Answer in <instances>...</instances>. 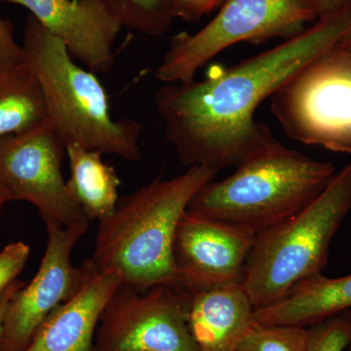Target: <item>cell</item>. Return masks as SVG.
<instances>
[{
  "instance_id": "d4e9b609",
  "label": "cell",
  "mask_w": 351,
  "mask_h": 351,
  "mask_svg": "<svg viewBox=\"0 0 351 351\" xmlns=\"http://www.w3.org/2000/svg\"><path fill=\"white\" fill-rule=\"evenodd\" d=\"M25 284V283L22 282V281L15 280L13 283H11L10 285H9L8 287L1 293V294H0V337H1L4 315H5L8 302L10 301L11 298H12L14 293H15L18 289L23 287Z\"/></svg>"
},
{
  "instance_id": "5bb4252c",
  "label": "cell",
  "mask_w": 351,
  "mask_h": 351,
  "mask_svg": "<svg viewBox=\"0 0 351 351\" xmlns=\"http://www.w3.org/2000/svg\"><path fill=\"white\" fill-rule=\"evenodd\" d=\"M254 308L242 283L193 293L188 326L199 351H235L254 324Z\"/></svg>"
},
{
  "instance_id": "e0dca14e",
  "label": "cell",
  "mask_w": 351,
  "mask_h": 351,
  "mask_svg": "<svg viewBox=\"0 0 351 351\" xmlns=\"http://www.w3.org/2000/svg\"><path fill=\"white\" fill-rule=\"evenodd\" d=\"M48 121L43 88L25 59L0 66V142Z\"/></svg>"
},
{
  "instance_id": "3957f363",
  "label": "cell",
  "mask_w": 351,
  "mask_h": 351,
  "mask_svg": "<svg viewBox=\"0 0 351 351\" xmlns=\"http://www.w3.org/2000/svg\"><path fill=\"white\" fill-rule=\"evenodd\" d=\"M335 174L332 162L315 160L276 138L233 174L207 182L188 211L257 234L311 204Z\"/></svg>"
},
{
  "instance_id": "6da1fadb",
  "label": "cell",
  "mask_w": 351,
  "mask_h": 351,
  "mask_svg": "<svg viewBox=\"0 0 351 351\" xmlns=\"http://www.w3.org/2000/svg\"><path fill=\"white\" fill-rule=\"evenodd\" d=\"M351 31V0L313 27L202 80L164 83L154 101L165 137L184 165L219 172L235 167L276 140L255 113L302 66Z\"/></svg>"
},
{
  "instance_id": "2e32d148",
  "label": "cell",
  "mask_w": 351,
  "mask_h": 351,
  "mask_svg": "<svg viewBox=\"0 0 351 351\" xmlns=\"http://www.w3.org/2000/svg\"><path fill=\"white\" fill-rule=\"evenodd\" d=\"M66 154L71 169L66 181L69 195L82 208L88 221L108 219L119 199L117 171L103 160L101 152L77 144L66 145Z\"/></svg>"
},
{
  "instance_id": "9c48e42d",
  "label": "cell",
  "mask_w": 351,
  "mask_h": 351,
  "mask_svg": "<svg viewBox=\"0 0 351 351\" xmlns=\"http://www.w3.org/2000/svg\"><path fill=\"white\" fill-rule=\"evenodd\" d=\"M66 145L50 121L0 142V182L11 201L38 209L45 225L87 228L89 221L69 195L62 173Z\"/></svg>"
},
{
  "instance_id": "484cf974",
  "label": "cell",
  "mask_w": 351,
  "mask_h": 351,
  "mask_svg": "<svg viewBox=\"0 0 351 351\" xmlns=\"http://www.w3.org/2000/svg\"><path fill=\"white\" fill-rule=\"evenodd\" d=\"M9 201H11L10 195H9L5 186L0 182V215H1L2 209Z\"/></svg>"
},
{
  "instance_id": "8fae6325",
  "label": "cell",
  "mask_w": 351,
  "mask_h": 351,
  "mask_svg": "<svg viewBox=\"0 0 351 351\" xmlns=\"http://www.w3.org/2000/svg\"><path fill=\"white\" fill-rule=\"evenodd\" d=\"M255 237L186 210L173 246L178 285L193 294L241 283Z\"/></svg>"
},
{
  "instance_id": "277c9868",
  "label": "cell",
  "mask_w": 351,
  "mask_h": 351,
  "mask_svg": "<svg viewBox=\"0 0 351 351\" xmlns=\"http://www.w3.org/2000/svg\"><path fill=\"white\" fill-rule=\"evenodd\" d=\"M22 49L43 88L51 125L64 145L140 159L142 125L130 119H113L107 91L96 73L76 64L64 44L32 16L25 23Z\"/></svg>"
},
{
  "instance_id": "ac0fdd59",
  "label": "cell",
  "mask_w": 351,
  "mask_h": 351,
  "mask_svg": "<svg viewBox=\"0 0 351 351\" xmlns=\"http://www.w3.org/2000/svg\"><path fill=\"white\" fill-rule=\"evenodd\" d=\"M122 27L151 38L169 31L175 19L172 0H101Z\"/></svg>"
},
{
  "instance_id": "4fadbf2b",
  "label": "cell",
  "mask_w": 351,
  "mask_h": 351,
  "mask_svg": "<svg viewBox=\"0 0 351 351\" xmlns=\"http://www.w3.org/2000/svg\"><path fill=\"white\" fill-rule=\"evenodd\" d=\"M89 260V272L80 292L47 316L23 351H95L101 314L120 282Z\"/></svg>"
},
{
  "instance_id": "ba28073f",
  "label": "cell",
  "mask_w": 351,
  "mask_h": 351,
  "mask_svg": "<svg viewBox=\"0 0 351 351\" xmlns=\"http://www.w3.org/2000/svg\"><path fill=\"white\" fill-rule=\"evenodd\" d=\"M191 293L173 284H119L101 314L95 351H199L188 326Z\"/></svg>"
},
{
  "instance_id": "cb8c5ba5",
  "label": "cell",
  "mask_w": 351,
  "mask_h": 351,
  "mask_svg": "<svg viewBox=\"0 0 351 351\" xmlns=\"http://www.w3.org/2000/svg\"><path fill=\"white\" fill-rule=\"evenodd\" d=\"M309 5L313 7L318 18L327 14L338 10L341 6L345 5L350 0H306Z\"/></svg>"
},
{
  "instance_id": "8992f818",
  "label": "cell",
  "mask_w": 351,
  "mask_h": 351,
  "mask_svg": "<svg viewBox=\"0 0 351 351\" xmlns=\"http://www.w3.org/2000/svg\"><path fill=\"white\" fill-rule=\"evenodd\" d=\"M270 101L288 137L351 154V48L341 41L291 76Z\"/></svg>"
},
{
  "instance_id": "ffe728a7",
  "label": "cell",
  "mask_w": 351,
  "mask_h": 351,
  "mask_svg": "<svg viewBox=\"0 0 351 351\" xmlns=\"http://www.w3.org/2000/svg\"><path fill=\"white\" fill-rule=\"evenodd\" d=\"M306 351H345L351 339V311L308 327Z\"/></svg>"
},
{
  "instance_id": "83f0119b",
  "label": "cell",
  "mask_w": 351,
  "mask_h": 351,
  "mask_svg": "<svg viewBox=\"0 0 351 351\" xmlns=\"http://www.w3.org/2000/svg\"><path fill=\"white\" fill-rule=\"evenodd\" d=\"M348 351H351V339H350V343H348Z\"/></svg>"
},
{
  "instance_id": "9a60e30c",
  "label": "cell",
  "mask_w": 351,
  "mask_h": 351,
  "mask_svg": "<svg viewBox=\"0 0 351 351\" xmlns=\"http://www.w3.org/2000/svg\"><path fill=\"white\" fill-rule=\"evenodd\" d=\"M351 308V274L304 279L281 301L254 311V322L262 325L311 327Z\"/></svg>"
},
{
  "instance_id": "7a4b0ae2",
  "label": "cell",
  "mask_w": 351,
  "mask_h": 351,
  "mask_svg": "<svg viewBox=\"0 0 351 351\" xmlns=\"http://www.w3.org/2000/svg\"><path fill=\"white\" fill-rule=\"evenodd\" d=\"M217 175L207 166H189L177 177L156 178L120 197L99 223L92 261L120 284L140 291L178 285L173 257L178 225L193 196Z\"/></svg>"
},
{
  "instance_id": "7402d4cb",
  "label": "cell",
  "mask_w": 351,
  "mask_h": 351,
  "mask_svg": "<svg viewBox=\"0 0 351 351\" xmlns=\"http://www.w3.org/2000/svg\"><path fill=\"white\" fill-rule=\"evenodd\" d=\"M223 2L225 0H172L175 17L191 23L217 10Z\"/></svg>"
},
{
  "instance_id": "4316f807",
  "label": "cell",
  "mask_w": 351,
  "mask_h": 351,
  "mask_svg": "<svg viewBox=\"0 0 351 351\" xmlns=\"http://www.w3.org/2000/svg\"><path fill=\"white\" fill-rule=\"evenodd\" d=\"M339 41H341V43L345 44L348 47L351 48V31L348 32V34H346V36Z\"/></svg>"
},
{
  "instance_id": "7c38bea8",
  "label": "cell",
  "mask_w": 351,
  "mask_h": 351,
  "mask_svg": "<svg viewBox=\"0 0 351 351\" xmlns=\"http://www.w3.org/2000/svg\"><path fill=\"white\" fill-rule=\"evenodd\" d=\"M25 7L46 31L61 40L73 59L94 73L114 64V43L122 25L101 0H0Z\"/></svg>"
},
{
  "instance_id": "603a6c76",
  "label": "cell",
  "mask_w": 351,
  "mask_h": 351,
  "mask_svg": "<svg viewBox=\"0 0 351 351\" xmlns=\"http://www.w3.org/2000/svg\"><path fill=\"white\" fill-rule=\"evenodd\" d=\"M24 59L22 46L15 40L12 27L0 18V66Z\"/></svg>"
},
{
  "instance_id": "52a82bcc",
  "label": "cell",
  "mask_w": 351,
  "mask_h": 351,
  "mask_svg": "<svg viewBox=\"0 0 351 351\" xmlns=\"http://www.w3.org/2000/svg\"><path fill=\"white\" fill-rule=\"evenodd\" d=\"M318 19L306 0H225L219 12L195 34H177L156 71L164 83L189 82L230 46L294 38Z\"/></svg>"
},
{
  "instance_id": "44dd1931",
  "label": "cell",
  "mask_w": 351,
  "mask_h": 351,
  "mask_svg": "<svg viewBox=\"0 0 351 351\" xmlns=\"http://www.w3.org/2000/svg\"><path fill=\"white\" fill-rule=\"evenodd\" d=\"M29 246L24 242L7 245L0 252V294L17 280L29 257Z\"/></svg>"
},
{
  "instance_id": "5b68a950",
  "label": "cell",
  "mask_w": 351,
  "mask_h": 351,
  "mask_svg": "<svg viewBox=\"0 0 351 351\" xmlns=\"http://www.w3.org/2000/svg\"><path fill=\"white\" fill-rule=\"evenodd\" d=\"M351 209V162L299 213L257 233L242 285L254 308L281 301L297 284L321 274Z\"/></svg>"
},
{
  "instance_id": "d6986e66",
  "label": "cell",
  "mask_w": 351,
  "mask_h": 351,
  "mask_svg": "<svg viewBox=\"0 0 351 351\" xmlns=\"http://www.w3.org/2000/svg\"><path fill=\"white\" fill-rule=\"evenodd\" d=\"M308 328L254 322L235 351H306Z\"/></svg>"
},
{
  "instance_id": "30bf717a",
  "label": "cell",
  "mask_w": 351,
  "mask_h": 351,
  "mask_svg": "<svg viewBox=\"0 0 351 351\" xmlns=\"http://www.w3.org/2000/svg\"><path fill=\"white\" fill-rule=\"evenodd\" d=\"M47 246L31 282L18 289L7 306L0 337V351H23L36 330L60 304L75 297L86 280L90 260L80 267L71 252L88 228H62L48 223Z\"/></svg>"
}]
</instances>
